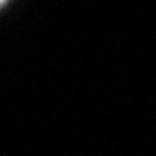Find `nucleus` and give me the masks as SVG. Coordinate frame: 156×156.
<instances>
[{"instance_id": "nucleus-1", "label": "nucleus", "mask_w": 156, "mask_h": 156, "mask_svg": "<svg viewBox=\"0 0 156 156\" xmlns=\"http://www.w3.org/2000/svg\"><path fill=\"white\" fill-rule=\"evenodd\" d=\"M7 2H9V0H0V9H2V7H4V5H5V4H7Z\"/></svg>"}]
</instances>
